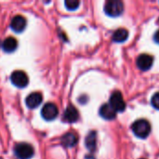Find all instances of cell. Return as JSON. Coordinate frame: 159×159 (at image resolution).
I'll return each instance as SVG.
<instances>
[{
    "label": "cell",
    "instance_id": "cell-1",
    "mask_svg": "<svg viewBox=\"0 0 159 159\" xmlns=\"http://www.w3.org/2000/svg\"><path fill=\"white\" fill-rule=\"evenodd\" d=\"M131 129L137 137L145 139L151 132V125L146 119H139L132 124Z\"/></svg>",
    "mask_w": 159,
    "mask_h": 159
},
{
    "label": "cell",
    "instance_id": "cell-2",
    "mask_svg": "<svg viewBox=\"0 0 159 159\" xmlns=\"http://www.w3.org/2000/svg\"><path fill=\"white\" fill-rule=\"evenodd\" d=\"M104 11L111 17L120 16L124 11V4L119 0H109L104 5Z\"/></svg>",
    "mask_w": 159,
    "mask_h": 159
},
{
    "label": "cell",
    "instance_id": "cell-3",
    "mask_svg": "<svg viewBox=\"0 0 159 159\" xmlns=\"http://www.w3.org/2000/svg\"><path fill=\"white\" fill-rule=\"evenodd\" d=\"M14 152L19 159H30L34 156V148L28 143H18L14 147Z\"/></svg>",
    "mask_w": 159,
    "mask_h": 159
},
{
    "label": "cell",
    "instance_id": "cell-4",
    "mask_svg": "<svg viewBox=\"0 0 159 159\" xmlns=\"http://www.w3.org/2000/svg\"><path fill=\"white\" fill-rule=\"evenodd\" d=\"M109 104L111 105V107L116 112L122 113L126 109V102L124 101V98H123L121 92L117 91V90L112 93V95L110 97V103Z\"/></svg>",
    "mask_w": 159,
    "mask_h": 159
},
{
    "label": "cell",
    "instance_id": "cell-5",
    "mask_svg": "<svg viewBox=\"0 0 159 159\" xmlns=\"http://www.w3.org/2000/svg\"><path fill=\"white\" fill-rule=\"evenodd\" d=\"M10 80H11L12 84L15 87L20 88V89L25 88L28 85V82H29L27 75L22 71H15V72H13L11 74Z\"/></svg>",
    "mask_w": 159,
    "mask_h": 159
},
{
    "label": "cell",
    "instance_id": "cell-6",
    "mask_svg": "<svg viewBox=\"0 0 159 159\" xmlns=\"http://www.w3.org/2000/svg\"><path fill=\"white\" fill-rule=\"evenodd\" d=\"M59 114L58 107L51 102H48L47 104L44 105V107L41 110V116L44 119L46 120H53L57 117Z\"/></svg>",
    "mask_w": 159,
    "mask_h": 159
},
{
    "label": "cell",
    "instance_id": "cell-7",
    "mask_svg": "<svg viewBox=\"0 0 159 159\" xmlns=\"http://www.w3.org/2000/svg\"><path fill=\"white\" fill-rule=\"evenodd\" d=\"M154 62V59L149 54H142L137 59V66L143 71L149 70Z\"/></svg>",
    "mask_w": 159,
    "mask_h": 159
},
{
    "label": "cell",
    "instance_id": "cell-8",
    "mask_svg": "<svg viewBox=\"0 0 159 159\" xmlns=\"http://www.w3.org/2000/svg\"><path fill=\"white\" fill-rule=\"evenodd\" d=\"M78 117H79V114H78V111L77 109L73 106V105H69L64 113H63V116H62V119L64 122H67V123H74V122H76L78 120Z\"/></svg>",
    "mask_w": 159,
    "mask_h": 159
},
{
    "label": "cell",
    "instance_id": "cell-9",
    "mask_svg": "<svg viewBox=\"0 0 159 159\" xmlns=\"http://www.w3.org/2000/svg\"><path fill=\"white\" fill-rule=\"evenodd\" d=\"M42 101H43V97L40 92H33L27 96L25 102H26V105L28 108L34 109L41 104Z\"/></svg>",
    "mask_w": 159,
    "mask_h": 159
},
{
    "label": "cell",
    "instance_id": "cell-10",
    "mask_svg": "<svg viewBox=\"0 0 159 159\" xmlns=\"http://www.w3.org/2000/svg\"><path fill=\"white\" fill-rule=\"evenodd\" d=\"M10 27L11 29L16 32V33H20L22 32L25 27H26V19L20 15L15 16L10 22Z\"/></svg>",
    "mask_w": 159,
    "mask_h": 159
},
{
    "label": "cell",
    "instance_id": "cell-11",
    "mask_svg": "<svg viewBox=\"0 0 159 159\" xmlns=\"http://www.w3.org/2000/svg\"><path fill=\"white\" fill-rule=\"evenodd\" d=\"M100 116L105 120H113L116 116V112L111 107L110 104H103L100 108Z\"/></svg>",
    "mask_w": 159,
    "mask_h": 159
},
{
    "label": "cell",
    "instance_id": "cell-12",
    "mask_svg": "<svg viewBox=\"0 0 159 159\" xmlns=\"http://www.w3.org/2000/svg\"><path fill=\"white\" fill-rule=\"evenodd\" d=\"M61 144L65 147H73L77 143L78 137L74 132H68L61 137Z\"/></svg>",
    "mask_w": 159,
    "mask_h": 159
},
{
    "label": "cell",
    "instance_id": "cell-13",
    "mask_svg": "<svg viewBox=\"0 0 159 159\" xmlns=\"http://www.w3.org/2000/svg\"><path fill=\"white\" fill-rule=\"evenodd\" d=\"M17 46H18V42L12 36L6 38L2 43V48L6 52H13L17 48Z\"/></svg>",
    "mask_w": 159,
    "mask_h": 159
},
{
    "label": "cell",
    "instance_id": "cell-14",
    "mask_svg": "<svg viewBox=\"0 0 159 159\" xmlns=\"http://www.w3.org/2000/svg\"><path fill=\"white\" fill-rule=\"evenodd\" d=\"M86 146L90 152H94L96 150L97 145V135L95 131H91L88 134L86 138Z\"/></svg>",
    "mask_w": 159,
    "mask_h": 159
},
{
    "label": "cell",
    "instance_id": "cell-15",
    "mask_svg": "<svg viewBox=\"0 0 159 159\" xmlns=\"http://www.w3.org/2000/svg\"><path fill=\"white\" fill-rule=\"evenodd\" d=\"M128 36H129V32L124 28H119L113 34V40L115 42L121 43L126 41L128 39Z\"/></svg>",
    "mask_w": 159,
    "mask_h": 159
},
{
    "label": "cell",
    "instance_id": "cell-16",
    "mask_svg": "<svg viewBox=\"0 0 159 159\" xmlns=\"http://www.w3.org/2000/svg\"><path fill=\"white\" fill-rule=\"evenodd\" d=\"M64 4H65V7H66L67 9L75 10V9H76L79 7L80 2L78 0H66Z\"/></svg>",
    "mask_w": 159,
    "mask_h": 159
},
{
    "label": "cell",
    "instance_id": "cell-17",
    "mask_svg": "<svg viewBox=\"0 0 159 159\" xmlns=\"http://www.w3.org/2000/svg\"><path fill=\"white\" fill-rule=\"evenodd\" d=\"M151 102H152V105H153L156 109L159 110V92H157V93L153 96Z\"/></svg>",
    "mask_w": 159,
    "mask_h": 159
},
{
    "label": "cell",
    "instance_id": "cell-18",
    "mask_svg": "<svg viewBox=\"0 0 159 159\" xmlns=\"http://www.w3.org/2000/svg\"><path fill=\"white\" fill-rule=\"evenodd\" d=\"M154 38H155V41H156L157 44H159V30L155 34V37H154Z\"/></svg>",
    "mask_w": 159,
    "mask_h": 159
},
{
    "label": "cell",
    "instance_id": "cell-19",
    "mask_svg": "<svg viewBox=\"0 0 159 159\" xmlns=\"http://www.w3.org/2000/svg\"><path fill=\"white\" fill-rule=\"evenodd\" d=\"M141 159H145V158H141Z\"/></svg>",
    "mask_w": 159,
    "mask_h": 159
},
{
    "label": "cell",
    "instance_id": "cell-20",
    "mask_svg": "<svg viewBox=\"0 0 159 159\" xmlns=\"http://www.w3.org/2000/svg\"><path fill=\"white\" fill-rule=\"evenodd\" d=\"M158 23H159V19H158Z\"/></svg>",
    "mask_w": 159,
    "mask_h": 159
}]
</instances>
